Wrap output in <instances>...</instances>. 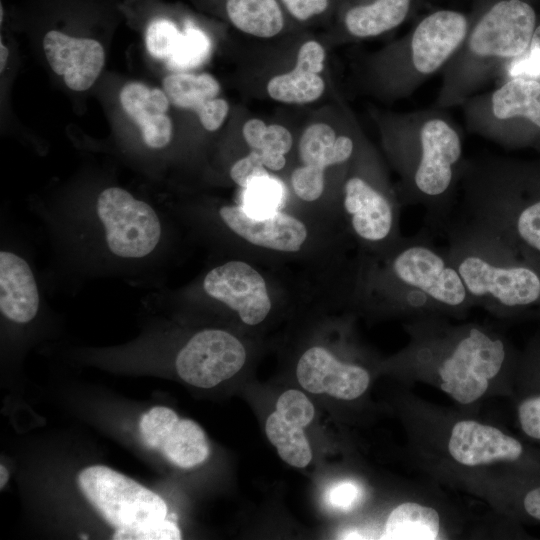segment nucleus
<instances>
[{
    "mask_svg": "<svg viewBox=\"0 0 540 540\" xmlns=\"http://www.w3.org/2000/svg\"><path fill=\"white\" fill-rule=\"evenodd\" d=\"M460 47L442 70V82L432 105L460 106L477 93L505 62L530 46L536 13L525 0H479Z\"/></svg>",
    "mask_w": 540,
    "mask_h": 540,
    "instance_id": "1",
    "label": "nucleus"
},
{
    "mask_svg": "<svg viewBox=\"0 0 540 540\" xmlns=\"http://www.w3.org/2000/svg\"><path fill=\"white\" fill-rule=\"evenodd\" d=\"M446 109L395 116L391 136L410 198L431 214L448 205L461 179L463 137Z\"/></svg>",
    "mask_w": 540,
    "mask_h": 540,
    "instance_id": "2",
    "label": "nucleus"
},
{
    "mask_svg": "<svg viewBox=\"0 0 540 540\" xmlns=\"http://www.w3.org/2000/svg\"><path fill=\"white\" fill-rule=\"evenodd\" d=\"M494 239L463 226L454 231L447 256L472 301L503 307L529 305L540 298V277L525 266L504 260Z\"/></svg>",
    "mask_w": 540,
    "mask_h": 540,
    "instance_id": "3",
    "label": "nucleus"
},
{
    "mask_svg": "<svg viewBox=\"0 0 540 540\" xmlns=\"http://www.w3.org/2000/svg\"><path fill=\"white\" fill-rule=\"evenodd\" d=\"M470 18L439 9L424 16L387 52L381 77L389 93L408 96L447 65L463 42Z\"/></svg>",
    "mask_w": 540,
    "mask_h": 540,
    "instance_id": "4",
    "label": "nucleus"
},
{
    "mask_svg": "<svg viewBox=\"0 0 540 540\" xmlns=\"http://www.w3.org/2000/svg\"><path fill=\"white\" fill-rule=\"evenodd\" d=\"M391 270L404 301L413 308L457 309L473 302L447 253L422 238H413L396 253Z\"/></svg>",
    "mask_w": 540,
    "mask_h": 540,
    "instance_id": "5",
    "label": "nucleus"
},
{
    "mask_svg": "<svg viewBox=\"0 0 540 540\" xmlns=\"http://www.w3.org/2000/svg\"><path fill=\"white\" fill-rule=\"evenodd\" d=\"M467 129L493 142L508 143L522 126L540 131V81L509 78L499 87L474 94L460 105Z\"/></svg>",
    "mask_w": 540,
    "mask_h": 540,
    "instance_id": "6",
    "label": "nucleus"
},
{
    "mask_svg": "<svg viewBox=\"0 0 540 540\" xmlns=\"http://www.w3.org/2000/svg\"><path fill=\"white\" fill-rule=\"evenodd\" d=\"M87 500L115 529L134 528L167 517V505L135 480L102 465L82 470L77 479Z\"/></svg>",
    "mask_w": 540,
    "mask_h": 540,
    "instance_id": "7",
    "label": "nucleus"
},
{
    "mask_svg": "<svg viewBox=\"0 0 540 540\" xmlns=\"http://www.w3.org/2000/svg\"><path fill=\"white\" fill-rule=\"evenodd\" d=\"M96 216L108 250L121 259H142L157 248L161 222L151 205L121 187L104 189L96 200Z\"/></svg>",
    "mask_w": 540,
    "mask_h": 540,
    "instance_id": "8",
    "label": "nucleus"
},
{
    "mask_svg": "<svg viewBox=\"0 0 540 540\" xmlns=\"http://www.w3.org/2000/svg\"><path fill=\"white\" fill-rule=\"evenodd\" d=\"M502 340L471 327L441 362V389L455 401L467 405L481 398L505 361Z\"/></svg>",
    "mask_w": 540,
    "mask_h": 540,
    "instance_id": "9",
    "label": "nucleus"
},
{
    "mask_svg": "<svg viewBox=\"0 0 540 540\" xmlns=\"http://www.w3.org/2000/svg\"><path fill=\"white\" fill-rule=\"evenodd\" d=\"M246 351L232 334L207 329L196 333L176 357L178 375L188 384L211 388L234 376L244 365Z\"/></svg>",
    "mask_w": 540,
    "mask_h": 540,
    "instance_id": "10",
    "label": "nucleus"
},
{
    "mask_svg": "<svg viewBox=\"0 0 540 540\" xmlns=\"http://www.w3.org/2000/svg\"><path fill=\"white\" fill-rule=\"evenodd\" d=\"M203 288L208 296L238 312L248 325L262 322L271 309L263 277L243 261H228L210 270Z\"/></svg>",
    "mask_w": 540,
    "mask_h": 540,
    "instance_id": "11",
    "label": "nucleus"
},
{
    "mask_svg": "<svg viewBox=\"0 0 540 540\" xmlns=\"http://www.w3.org/2000/svg\"><path fill=\"white\" fill-rule=\"evenodd\" d=\"M43 50L51 69L74 91L89 89L105 63L100 42L73 37L59 30H50L44 35Z\"/></svg>",
    "mask_w": 540,
    "mask_h": 540,
    "instance_id": "12",
    "label": "nucleus"
},
{
    "mask_svg": "<svg viewBox=\"0 0 540 540\" xmlns=\"http://www.w3.org/2000/svg\"><path fill=\"white\" fill-rule=\"evenodd\" d=\"M296 375L305 390L343 400L358 398L370 382L364 368L342 363L322 347H312L301 356Z\"/></svg>",
    "mask_w": 540,
    "mask_h": 540,
    "instance_id": "13",
    "label": "nucleus"
},
{
    "mask_svg": "<svg viewBox=\"0 0 540 540\" xmlns=\"http://www.w3.org/2000/svg\"><path fill=\"white\" fill-rule=\"evenodd\" d=\"M219 214L234 233L257 246L296 252L307 238L306 226L300 220L279 211L257 218L241 206H223Z\"/></svg>",
    "mask_w": 540,
    "mask_h": 540,
    "instance_id": "14",
    "label": "nucleus"
},
{
    "mask_svg": "<svg viewBox=\"0 0 540 540\" xmlns=\"http://www.w3.org/2000/svg\"><path fill=\"white\" fill-rule=\"evenodd\" d=\"M451 457L465 466H480L499 460L518 459L523 448L515 438L496 427L474 420L454 424L448 441Z\"/></svg>",
    "mask_w": 540,
    "mask_h": 540,
    "instance_id": "15",
    "label": "nucleus"
},
{
    "mask_svg": "<svg viewBox=\"0 0 540 540\" xmlns=\"http://www.w3.org/2000/svg\"><path fill=\"white\" fill-rule=\"evenodd\" d=\"M163 91L174 106L196 112L208 131L220 128L229 111L227 101L217 97L219 82L208 73L168 75L163 80Z\"/></svg>",
    "mask_w": 540,
    "mask_h": 540,
    "instance_id": "16",
    "label": "nucleus"
},
{
    "mask_svg": "<svg viewBox=\"0 0 540 540\" xmlns=\"http://www.w3.org/2000/svg\"><path fill=\"white\" fill-rule=\"evenodd\" d=\"M344 208L354 232L368 242L388 238L394 225L390 200L362 176L350 177L344 185Z\"/></svg>",
    "mask_w": 540,
    "mask_h": 540,
    "instance_id": "17",
    "label": "nucleus"
},
{
    "mask_svg": "<svg viewBox=\"0 0 540 540\" xmlns=\"http://www.w3.org/2000/svg\"><path fill=\"white\" fill-rule=\"evenodd\" d=\"M126 114L137 124L144 143L152 149L169 144L173 126L167 116L170 101L165 92L141 82L125 84L119 94Z\"/></svg>",
    "mask_w": 540,
    "mask_h": 540,
    "instance_id": "18",
    "label": "nucleus"
},
{
    "mask_svg": "<svg viewBox=\"0 0 540 540\" xmlns=\"http://www.w3.org/2000/svg\"><path fill=\"white\" fill-rule=\"evenodd\" d=\"M325 50L317 41H307L299 49L293 70L274 76L267 84L269 96L282 103L306 104L317 100L325 83L323 70Z\"/></svg>",
    "mask_w": 540,
    "mask_h": 540,
    "instance_id": "19",
    "label": "nucleus"
},
{
    "mask_svg": "<svg viewBox=\"0 0 540 540\" xmlns=\"http://www.w3.org/2000/svg\"><path fill=\"white\" fill-rule=\"evenodd\" d=\"M39 291L27 261L14 252H0V310L16 323H28L39 309Z\"/></svg>",
    "mask_w": 540,
    "mask_h": 540,
    "instance_id": "20",
    "label": "nucleus"
},
{
    "mask_svg": "<svg viewBox=\"0 0 540 540\" xmlns=\"http://www.w3.org/2000/svg\"><path fill=\"white\" fill-rule=\"evenodd\" d=\"M418 3L419 0H358L345 9L342 23L352 37H376L405 22Z\"/></svg>",
    "mask_w": 540,
    "mask_h": 540,
    "instance_id": "21",
    "label": "nucleus"
},
{
    "mask_svg": "<svg viewBox=\"0 0 540 540\" xmlns=\"http://www.w3.org/2000/svg\"><path fill=\"white\" fill-rule=\"evenodd\" d=\"M299 157L303 167L324 176V170L349 160L354 152V142L347 135H336L325 123L312 124L305 129L299 141Z\"/></svg>",
    "mask_w": 540,
    "mask_h": 540,
    "instance_id": "22",
    "label": "nucleus"
},
{
    "mask_svg": "<svg viewBox=\"0 0 540 540\" xmlns=\"http://www.w3.org/2000/svg\"><path fill=\"white\" fill-rule=\"evenodd\" d=\"M440 530L438 512L414 502L398 505L388 516L381 539L434 540Z\"/></svg>",
    "mask_w": 540,
    "mask_h": 540,
    "instance_id": "23",
    "label": "nucleus"
},
{
    "mask_svg": "<svg viewBox=\"0 0 540 540\" xmlns=\"http://www.w3.org/2000/svg\"><path fill=\"white\" fill-rule=\"evenodd\" d=\"M162 454L180 468H192L203 463L210 449L203 429L194 421L180 419L163 441Z\"/></svg>",
    "mask_w": 540,
    "mask_h": 540,
    "instance_id": "24",
    "label": "nucleus"
},
{
    "mask_svg": "<svg viewBox=\"0 0 540 540\" xmlns=\"http://www.w3.org/2000/svg\"><path fill=\"white\" fill-rule=\"evenodd\" d=\"M243 137L252 150L258 151L265 167L281 170L286 163L285 154L292 147V136L279 124L267 126L260 119H250L243 125Z\"/></svg>",
    "mask_w": 540,
    "mask_h": 540,
    "instance_id": "25",
    "label": "nucleus"
},
{
    "mask_svg": "<svg viewBox=\"0 0 540 540\" xmlns=\"http://www.w3.org/2000/svg\"><path fill=\"white\" fill-rule=\"evenodd\" d=\"M265 431L269 441L286 463L298 468L310 463L312 452L302 427L287 422L274 411L267 418Z\"/></svg>",
    "mask_w": 540,
    "mask_h": 540,
    "instance_id": "26",
    "label": "nucleus"
},
{
    "mask_svg": "<svg viewBox=\"0 0 540 540\" xmlns=\"http://www.w3.org/2000/svg\"><path fill=\"white\" fill-rule=\"evenodd\" d=\"M211 51V41L205 31L187 18L182 35L167 65L173 70H187L202 64Z\"/></svg>",
    "mask_w": 540,
    "mask_h": 540,
    "instance_id": "27",
    "label": "nucleus"
},
{
    "mask_svg": "<svg viewBox=\"0 0 540 540\" xmlns=\"http://www.w3.org/2000/svg\"><path fill=\"white\" fill-rule=\"evenodd\" d=\"M243 208L253 217L262 218L278 212L284 202V191L269 175L254 179L246 188Z\"/></svg>",
    "mask_w": 540,
    "mask_h": 540,
    "instance_id": "28",
    "label": "nucleus"
},
{
    "mask_svg": "<svg viewBox=\"0 0 540 540\" xmlns=\"http://www.w3.org/2000/svg\"><path fill=\"white\" fill-rule=\"evenodd\" d=\"M182 29L168 16H153L148 21L145 31V43L149 54L156 59L167 61L177 48Z\"/></svg>",
    "mask_w": 540,
    "mask_h": 540,
    "instance_id": "29",
    "label": "nucleus"
},
{
    "mask_svg": "<svg viewBox=\"0 0 540 540\" xmlns=\"http://www.w3.org/2000/svg\"><path fill=\"white\" fill-rule=\"evenodd\" d=\"M178 415L170 408L155 406L144 413L139 422L142 441L151 449H160L165 438L179 422Z\"/></svg>",
    "mask_w": 540,
    "mask_h": 540,
    "instance_id": "30",
    "label": "nucleus"
},
{
    "mask_svg": "<svg viewBox=\"0 0 540 540\" xmlns=\"http://www.w3.org/2000/svg\"><path fill=\"white\" fill-rule=\"evenodd\" d=\"M275 411L287 422L302 428L311 423L315 413L314 406L307 396L293 389L280 395Z\"/></svg>",
    "mask_w": 540,
    "mask_h": 540,
    "instance_id": "31",
    "label": "nucleus"
},
{
    "mask_svg": "<svg viewBox=\"0 0 540 540\" xmlns=\"http://www.w3.org/2000/svg\"><path fill=\"white\" fill-rule=\"evenodd\" d=\"M181 532L175 521L162 519L134 528H118L114 540H179Z\"/></svg>",
    "mask_w": 540,
    "mask_h": 540,
    "instance_id": "32",
    "label": "nucleus"
},
{
    "mask_svg": "<svg viewBox=\"0 0 540 540\" xmlns=\"http://www.w3.org/2000/svg\"><path fill=\"white\" fill-rule=\"evenodd\" d=\"M515 229L523 242L540 253V199L519 211Z\"/></svg>",
    "mask_w": 540,
    "mask_h": 540,
    "instance_id": "33",
    "label": "nucleus"
},
{
    "mask_svg": "<svg viewBox=\"0 0 540 540\" xmlns=\"http://www.w3.org/2000/svg\"><path fill=\"white\" fill-rule=\"evenodd\" d=\"M269 175L258 151L252 150L239 159L230 169L231 179L240 187L246 188L254 179Z\"/></svg>",
    "mask_w": 540,
    "mask_h": 540,
    "instance_id": "34",
    "label": "nucleus"
},
{
    "mask_svg": "<svg viewBox=\"0 0 540 540\" xmlns=\"http://www.w3.org/2000/svg\"><path fill=\"white\" fill-rule=\"evenodd\" d=\"M279 3L284 13L299 22L322 16L330 7V0H279Z\"/></svg>",
    "mask_w": 540,
    "mask_h": 540,
    "instance_id": "35",
    "label": "nucleus"
},
{
    "mask_svg": "<svg viewBox=\"0 0 540 540\" xmlns=\"http://www.w3.org/2000/svg\"><path fill=\"white\" fill-rule=\"evenodd\" d=\"M509 78L540 79V47L530 44L526 52L507 64Z\"/></svg>",
    "mask_w": 540,
    "mask_h": 540,
    "instance_id": "36",
    "label": "nucleus"
},
{
    "mask_svg": "<svg viewBox=\"0 0 540 540\" xmlns=\"http://www.w3.org/2000/svg\"><path fill=\"white\" fill-rule=\"evenodd\" d=\"M361 497L360 487L350 481H343L332 486L327 494L328 504L338 510L348 511L353 508Z\"/></svg>",
    "mask_w": 540,
    "mask_h": 540,
    "instance_id": "37",
    "label": "nucleus"
},
{
    "mask_svg": "<svg viewBox=\"0 0 540 540\" xmlns=\"http://www.w3.org/2000/svg\"><path fill=\"white\" fill-rule=\"evenodd\" d=\"M518 417L525 434L540 440V396L524 400L518 408Z\"/></svg>",
    "mask_w": 540,
    "mask_h": 540,
    "instance_id": "38",
    "label": "nucleus"
},
{
    "mask_svg": "<svg viewBox=\"0 0 540 540\" xmlns=\"http://www.w3.org/2000/svg\"><path fill=\"white\" fill-rule=\"evenodd\" d=\"M526 512L535 519L540 520V487L529 491L524 498Z\"/></svg>",
    "mask_w": 540,
    "mask_h": 540,
    "instance_id": "39",
    "label": "nucleus"
},
{
    "mask_svg": "<svg viewBox=\"0 0 540 540\" xmlns=\"http://www.w3.org/2000/svg\"><path fill=\"white\" fill-rule=\"evenodd\" d=\"M9 56L8 48L1 42L0 44V71L3 72Z\"/></svg>",
    "mask_w": 540,
    "mask_h": 540,
    "instance_id": "40",
    "label": "nucleus"
},
{
    "mask_svg": "<svg viewBox=\"0 0 540 540\" xmlns=\"http://www.w3.org/2000/svg\"><path fill=\"white\" fill-rule=\"evenodd\" d=\"M9 479V472L3 465L0 466V488L2 489Z\"/></svg>",
    "mask_w": 540,
    "mask_h": 540,
    "instance_id": "41",
    "label": "nucleus"
},
{
    "mask_svg": "<svg viewBox=\"0 0 540 540\" xmlns=\"http://www.w3.org/2000/svg\"><path fill=\"white\" fill-rule=\"evenodd\" d=\"M530 44L540 47V24L536 26Z\"/></svg>",
    "mask_w": 540,
    "mask_h": 540,
    "instance_id": "42",
    "label": "nucleus"
},
{
    "mask_svg": "<svg viewBox=\"0 0 540 540\" xmlns=\"http://www.w3.org/2000/svg\"><path fill=\"white\" fill-rule=\"evenodd\" d=\"M166 518L176 522V520H177V515H176L175 513H172V514H170L169 516L167 515Z\"/></svg>",
    "mask_w": 540,
    "mask_h": 540,
    "instance_id": "43",
    "label": "nucleus"
},
{
    "mask_svg": "<svg viewBox=\"0 0 540 540\" xmlns=\"http://www.w3.org/2000/svg\"><path fill=\"white\" fill-rule=\"evenodd\" d=\"M80 538H81V539H88V536H87V535H81Z\"/></svg>",
    "mask_w": 540,
    "mask_h": 540,
    "instance_id": "44",
    "label": "nucleus"
}]
</instances>
